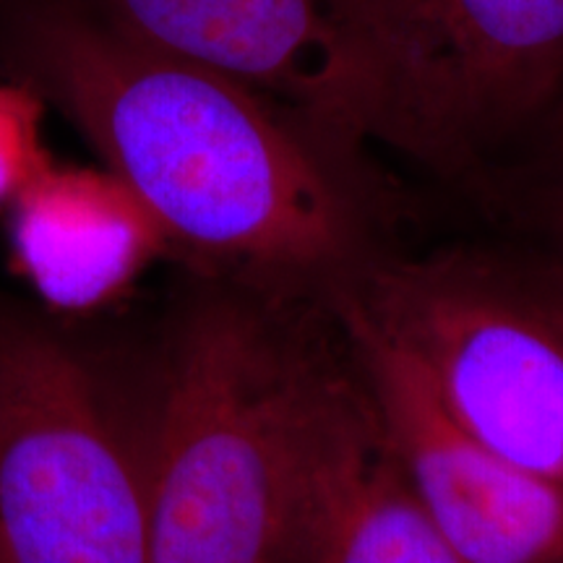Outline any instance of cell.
<instances>
[{"instance_id": "cell-11", "label": "cell", "mask_w": 563, "mask_h": 563, "mask_svg": "<svg viewBox=\"0 0 563 563\" xmlns=\"http://www.w3.org/2000/svg\"><path fill=\"white\" fill-rule=\"evenodd\" d=\"M538 300L540 306H543L545 311L563 327V279H559L551 287H545V290L538 295Z\"/></svg>"}, {"instance_id": "cell-13", "label": "cell", "mask_w": 563, "mask_h": 563, "mask_svg": "<svg viewBox=\"0 0 563 563\" xmlns=\"http://www.w3.org/2000/svg\"><path fill=\"white\" fill-rule=\"evenodd\" d=\"M0 563H5V559H3V555H0Z\"/></svg>"}, {"instance_id": "cell-10", "label": "cell", "mask_w": 563, "mask_h": 563, "mask_svg": "<svg viewBox=\"0 0 563 563\" xmlns=\"http://www.w3.org/2000/svg\"><path fill=\"white\" fill-rule=\"evenodd\" d=\"M45 110L47 102L30 84L0 79V214L53 162L45 150Z\"/></svg>"}, {"instance_id": "cell-6", "label": "cell", "mask_w": 563, "mask_h": 563, "mask_svg": "<svg viewBox=\"0 0 563 563\" xmlns=\"http://www.w3.org/2000/svg\"><path fill=\"white\" fill-rule=\"evenodd\" d=\"M394 460L464 563H563V490L522 473L441 402L418 355L361 298L342 302Z\"/></svg>"}, {"instance_id": "cell-4", "label": "cell", "mask_w": 563, "mask_h": 563, "mask_svg": "<svg viewBox=\"0 0 563 563\" xmlns=\"http://www.w3.org/2000/svg\"><path fill=\"white\" fill-rule=\"evenodd\" d=\"M365 136L467 167L563 97V0H350Z\"/></svg>"}, {"instance_id": "cell-2", "label": "cell", "mask_w": 563, "mask_h": 563, "mask_svg": "<svg viewBox=\"0 0 563 563\" xmlns=\"http://www.w3.org/2000/svg\"><path fill=\"white\" fill-rule=\"evenodd\" d=\"M300 378L235 300L183 321L139 433L150 563H282Z\"/></svg>"}, {"instance_id": "cell-5", "label": "cell", "mask_w": 563, "mask_h": 563, "mask_svg": "<svg viewBox=\"0 0 563 563\" xmlns=\"http://www.w3.org/2000/svg\"><path fill=\"white\" fill-rule=\"evenodd\" d=\"M357 298L418 355L464 428L563 490V327L538 298L431 269L386 274Z\"/></svg>"}, {"instance_id": "cell-12", "label": "cell", "mask_w": 563, "mask_h": 563, "mask_svg": "<svg viewBox=\"0 0 563 563\" xmlns=\"http://www.w3.org/2000/svg\"><path fill=\"white\" fill-rule=\"evenodd\" d=\"M548 129H551L555 136L563 141V97H561L559 108H555V115H553V121H551V125H548Z\"/></svg>"}, {"instance_id": "cell-9", "label": "cell", "mask_w": 563, "mask_h": 563, "mask_svg": "<svg viewBox=\"0 0 563 563\" xmlns=\"http://www.w3.org/2000/svg\"><path fill=\"white\" fill-rule=\"evenodd\" d=\"M11 269L55 313H89L129 290L170 241L108 167L51 165L5 211Z\"/></svg>"}, {"instance_id": "cell-8", "label": "cell", "mask_w": 563, "mask_h": 563, "mask_svg": "<svg viewBox=\"0 0 563 563\" xmlns=\"http://www.w3.org/2000/svg\"><path fill=\"white\" fill-rule=\"evenodd\" d=\"M282 563H464L407 485L363 386L308 368Z\"/></svg>"}, {"instance_id": "cell-7", "label": "cell", "mask_w": 563, "mask_h": 563, "mask_svg": "<svg viewBox=\"0 0 563 563\" xmlns=\"http://www.w3.org/2000/svg\"><path fill=\"white\" fill-rule=\"evenodd\" d=\"M139 45L235 79L336 152L365 139L350 0H76Z\"/></svg>"}, {"instance_id": "cell-3", "label": "cell", "mask_w": 563, "mask_h": 563, "mask_svg": "<svg viewBox=\"0 0 563 563\" xmlns=\"http://www.w3.org/2000/svg\"><path fill=\"white\" fill-rule=\"evenodd\" d=\"M0 555L150 563L139 433L87 357L0 302Z\"/></svg>"}, {"instance_id": "cell-1", "label": "cell", "mask_w": 563, "mask_h": 563, "mask_svg": "<svg viewBox=\"0 0 563 563\" xmlns=\"http://www.w3.org/2000/svg\"><path fill=\"white\" fill-rule=\"evenodd\" d=\"M0 60L84 133L170 245L262 269H321L355 245L344 154L235 79L139 45L76 0H5Z\"/></svg>"}]
</instances>
